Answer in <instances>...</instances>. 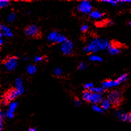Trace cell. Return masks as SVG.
I'll list each match as a JSON object with an SVG mask.
<instances>
[{"label":"cell","instance_id":"obj_1","mask_svg":"<svg viewBox=\"0 0 131 131\" xmlns=\"http://www.w3.org/2000/svg\"><path fill=\"white\" fill-rule=\"evenodd\" d=\"M109 42L106 39H100L98 37L93 38L89 42L88 45L83 48V51L86 53H93L98 51H103L107 49Z\"/></svg>","mask_w":131,"mask_h":131},{"label":"cell","instance_id":"obj_2","mask_svg":"<svg viewBox=\"0 0 131 131\" xmlns=\"http://www.w3.org/2000/svg\"><path fill=\"white\" fill-rule=\"evenodd\" d=\"M107 99L110 100L112 106L114 107H118L123 101V92L119 90L110 91L107 96Z\"/></svg>","mask_w":131,"mask_h":131},{"label":"cell","instance_id":"obj_3","mask_svg":"<svg viewBox=\"0 0 131 131\" xmlns=\"http://www.w3.org/2000/svg\"><path fill=\"white\" fill-rule=\"evenodd\" d=\"M24 33L27 37L33 39H40L42 37V32L40 28L36 24L27 26L24 29Z\"/></svg>","mask_w":131,"mask_h":131},{"label":"cell","instance_id":"obj_4","mask_svg":"<svg viewBox=\"0 0 131 131\" xmlns=\"http://www.w3.org/2000/svg\"><path fill=\"white\" fill-rule=\"evenodd\" d=\"M18 58L15 56L7 57L5 59L3 60V64L4 65L5 68L8 72H11L16 69L18 65Z\"/></svg>","mask_w":131,"mask_h":131},{"label":"cell","instance_id":"obj_5","mask_svg":"<svg viewBox=\"0 0 131 131\" xmlns=\"http://www.w3.org/2000/svg\"><path fill=\"white\" fill-rule=\"evenodd\" d=\"M60 51L66 56H72L73 53V43L68 39L66 41L60 44Z\"/></svg>","mask_w":131,"mask_h":131},{"label":"cell","instance_id":"obj_6","mask_svg":"<svg viewBox=\"0 0 131 131\" xmlns=\"http://www.w3.org/2000/svg\"><path fill=\"white\" fill-rule=\"evenodd\" d=\"M20 95V93L18 92V90L15 88H12L10 89H9L5 92V94H4L3 97V99L5 100L8 102H10L15 100L16 97L19 96Z\"/></svg>","mask_w":131,"mask_h":131},{"label":"cell","instance_id":"obj_7","mask_svg":"<svg viewBox=\"0 0 131 131\" xmlns=\"http://www.w3.org/2000/svg\"><path fill=\"white\" fill-rule=\"evenodd\" d=\"M79 11L84 14H90L92 12V6L89 1H82L78 7Z\"/></svg>","mask_w":131,"mask_h":131},{"label":"cell","instance_id":"obj_8","mask_svg":"<svg viewBox=\"0 0 131 131\" xmlns=\"http://www.w3.org/2000/svg\"><path fill=\"white\" fill-rule=\"evenodd\" d=\"M119 43L115 41H112L109 43L108 47H107V49L108 52L112 55H114V54H117L121 52V50H120V47L121 45H118Z\"/></svg>","mask_w":131,"mask_h":131},{"label":"cell","instance_id":"obj_9","mask_svg":"<svg viewBox=\"0 0 131 131\" xmlns=\"http://www.w3.org/2000/svg\"><path fill=\"white\" fill-rule=\"evenodd\" d=\"M119 83L117 80H112V79H106L102 83V86L103 88L106 89L111 88L113 86H117L119 85Z\"/></svg>","mask_w":131,"mask_h":131},{"label":"cell","instance_id":"obj_10","mask_svg":"<svg viewBox=\"0 0 131 131\" xmlns=\"http://www.w3.org/2000/svg\"><path fill=\"white\" fill-rule=\"evenodd\" d=\"M102 94L92 92V95L91 100V103H92L93 104H97L98 103L102 102Z\"/></svg>","mask_w":131,"mask_h":131},{"label":"cell","instance_id":"obj_11","mask_svg":"<svg viewBox=\"0 0 131 131\" xmlns=\"http://www.w3.org/2000/svg\"><path fill=\"white\" fill-rule=\"evenodd\" d=\"M15 89L18 90V92L20 93V94H23L24 92V86L23 85V81L20 78H17L15 81Z\"/></svg>","mask_w":131,"mask_h":131},{"label":"cell","instance_id":"obj_12","mask_svg":"<svg viewBox=\"0 0 131 131\" xmlns=\"http://www.w3.org/2000/svg\"><path fill=\"white\" fill-rule=\"evenodd\" d=\"M0 29H1V31H2V33L3 34V36H6V37H12L13 36L10 29L7 27L6 26L1 25L0 26Z\"/></svg>","mask_w":131,"mask_h":131},{"label":"cell","instance_id":"obj_13","mask_svg":"<svg viewBox=\"0 0 131 131\" xmlns=\"http://www.w3.org/2000/svg\"><path fill=\"white\" fill-rule=\"evenodd\" d=\"M92 95V92L90 90H85L83 92L82 94V98L84 101L86 102H91V97Z\"/></svg>","mask_w":131,"mask_h":131},{"label":"cell","instance_id":"obj_14","mask_svg":"<svg viewBox=\"0 0 131 131\" xmlns=\"http://www.w3.org/2000/svg\"><path fill=\"white\" fill-rule=\"evenodd\" d=\"M60 34L57 31H51L47 36V39L50 42H53V43H55V41L57 39V38L58 37V35Z\"/></svg>","mask_w":131,"mask_h":131},{"label":"cell","instance_id":"obj_15","mask_svg":"<svg viewBox=\"0 0 131 131\" xmlns=\"http://www.w3.org/2000/svg\"><path fill=\"white\" fill-rule=\"evenodd\" d=\"M111 105H112V104H111V102L108 99H104L101 102V107L103 110H109Z\"/></svg>","mask_w":131,"mask_h":131},{"label":"cell","instance_id":"obj_16","mask_svg":"<svg viewBox=\"0 0 131 131\" xmlns=\"http://www.w3.org/2000/svg\"><path fill=\"white\" fill-rule=\"evenodd\" d=\"M103 15H104V13H102L99 12L98 10L92 11V12L89 14L90 17H91V18H94V19H98V18H102Z\"/></svg>","mask_w":131,"mask_h":131},{"label":"cell","instance_id":"obj_17","mask_svg":"<svg viewBox=\"0 0 131 131\" xmlns=\"http://www.w3.org/2000/svg\"><path fill=\"white\" fill-rule=\"evenodd\" d=\"M117 116L119 117L120 119L122 120L123 121H128V114L126 113L125 112H117L115 113Z\"/></svg>","mask_w":131,"mask_h":131},{"label":"cell","instance_id":"obj_18","mask_svg":"<svg viewBox=\"0 0 131 131\" xmlns=\"http://www.w3.org/2000/svg\"><path fill=\"white\" fill-rule=\"evenodd\" d=\"M90 91L92 92H94V93H98V94H102V93H104L106 92V89H104L103 87H92V89H90Z\"/></svg>","mask_w":131,"mask_h":131},{"label":"cell","instance_id":"obj_19","mask_svg":"<svg viewBox=\"0 0 131 131\" xmlns=\"http://www.w3.org/2000/svg\"><path fill=\"white\" fill-rule=\"evenodd\" d=\"M26 71H27V73H29L30 75H33L37 71V69H36V67L34 65H29L26 68Z\"/></svg>","mask_w":131,"mask_h":131},{"label":"cell","instance_id":"obj_20","mask_svg":"<svg viewBox=\"0 0 131 131\" xmlns=\"http://www.w3.org/2000/svg\"><path fill=\"white\" fill-rule=\"evenodd\" d=\"M17 106H18V103L16 102H11L9 103V110L14 112L16 109V107H17Z\"/></svg>","mask_w":131,"mask_h":131},{"label":"cell","instance_id":"obj_21","mask_svg":"<svg viewBox=\"0 0 131 131\" xmlns=\"http://www.w3.org/2000/svg\"><path fill=\"white\" fill-rule=\"evenodd\" d=\"M53 74L54 75L56 76V77H58V76H61L63 73V71L59 68H55L53 70Z\"/></svg>","mask_w":131,"mask_h":131},{"label":"cell","instance_id":"obj_22","mask_svg":"<svg viewBox=\"0 0 131 131\" xmlns=\"http://www.w3.org/2000/svg\"><path fill=\"white\" fill-rule=\"evenodd\" d=\"M5 116V114L4 112L1 111L0 112V130H2L3 127V121H4V117Z\"/></svg>","mask_w":131,"mask_h":131},{"label":"cell","instance_id":"obj_23","mask_svg":"<svg viewBox=\"0 0 131 131\" xmlns=\"http://www.w3.org/2000/svg\"><path fill=\"white\" fill-rule=\"evenodd\" d=\"M89 60L91 61H94V62H102V58H100V57L96 55H91L89 57Z\"/></svg>","mask_w":131,"mask_h":131},{"label":"cell","instance_id":"obj_24","mask_svg":"<svg viewBox=\"0 0 131 131\" xmlns=\"http://www.w3.org/2000/svg\"><path fill=\"white\" fill-rule=\"evenodd\" d=\"M127 78H128V74L127 73H124V74L121 75L119 78H117V81L119 82V83H121L122 82H124L127 80Z\"/></svg>","mask_w":131,"mask_h":131},{"label":"cell","instance_id":"obj_25","mask_svg":"<svg viewBox=\"0 0 131 131\" xmlns=\"http://www.w3.org/2000/svg\"><path fill=\"white\" fill-rule=\"evenodd\" d=\"M10 5V2L7 0H1L0 1V7L4 8L9 6Z\"/></svg>","mask_w":131,"mask_h":131},{"label":"cell","instance_id":"obj_26","mask_svg":"<svg viewBox=\"0 0 131 131\" xmlns=\"http://www.w3.org/2000/svg\"><path fill=\"white\" fill-rule=\"evenodd\" d=\"M92 108L94 112H96L97 113H103V112H104L102 109V107H99V106H97L96 104L92 105Z\"/></svg>","mask_w":131,"mask_h":131},{"label":"cell","instance_id":"obj_27","mask_svg":"<svg viewBox=\"0 0 131 131\" xmlns=\"http://www.w3.org/2000/svg\"><path fill=\"white\" fill-rule=\"evenodd\" d=\"M5 117L9 118V119H12V118L14 117V112H11L10 110L7 111L5 113Z\"/></svg>","mask_w":131,"mask_h":131},{"label":"cell","instance_id":"obj_28","mask_svg":"<svg viewBox=\"0 0 131 131\" xmlns=\"http://www.w3.org/2000/svg\"><path fill=\"white\" fill-rule=\"evenodd\" d=\"M92 87H94V84L92 83H86L84 85V88L86 90H90Z\"/></svg>","mask_w":131,"mask_h":131},{"label":"cell","instance_id":"obj_29","mask_svg":"<svg viewBox=\"0 0 131 131\" xmlns=\"http://www.w3.org/2000/svg\"><path fill=\"white\" fill-rule=\"evenodd\" d=\"M15 18H16L15 14V13H11V14H10L9 16H8L7 20L9 21V22H12V21H13L15 19Z\"/></svg>","mask_w":131,"mask_h":131},{"label":"cell","instance_id":"obj_30","mask_svg":"<svg viewBox=\"0 0 131 131\" xmlns=\"http://www.w3.org/2000/svg\"><path fill=\"white\" fill-rule=\"evenodd\" d=\"M86 64H85L84 62H81L79 63V66H78V70H84V69L86 68Z\"/></svg>","mask_w":131,"mask_h":131},{"label":"cell","instance_id":"obj_31","mask_svg":"<svg viewBox=\"0 0 131 131\" xmlns=\"http://www.w3.org/2000/svg\"><path fill=\"white\" fill-rule=\"evenodd\" d=\"M89 28V26L86 25V24H83V25L81 27V31H83V32H86V31H88Z\"/></svg>","mask_w":131,"mask_h":131},{"label":"cell","instance_id":"obj_32","mask_svg":"<svg viewBox=\"0 0 131 131\" xmlns=\"http://www.w3.org/2000/svg\"><path fill=\"white\" fill-rule=\"evenodd\" d=\"M74 102H75V106H78V107H79V106H80L81 105V100H79L78 97H75V98Z\"/></svg>","mask_w":131,"mask_h":131},{"label":"cell","instance_id":"obj_33","mask_svg":"<svg viewBox=\"0 0 131 131\" xmlns=\"http://www.w3.org/2000/svg\"><path fill=\"white\" fill-rule=\"evenodd\" d=\"M103 2H106V3H112L113 5H116L117 3L119 2V1L116 0V1H113V0H103L102 1Z\"/></svg>","mask_w":131,"mask_h":131},{"label":"cell","instance_id":"obj_34","mask_svg":"<svg viewBox=\"0 0 131 131\" xmlns=\"http://www.w3.org/2000/svg\"><path fill=\"white\" fill-rule=\"evenodd\" d=\"M43 57H39V56H37V57H35L34 59V62H37L41 61V60H43Z\"/></svg>","mask_w":131,"mask_h":131},{"label":"cell","instance_id":"obj_35","mask_svg":"<svg viewBox=\"0 0 131 131\" xmlns=\"http://www.w3.org/2000/svg\"><path fill=\"white\" fill-rule=\"evenodd\" d=\"M36 130H37V128H34V127H30V128H29L28 130V131H36Z\"/></svg>","mask_w":131,"mask_h":131},{"label":"cell","instance_id":"obj_36","mask_svg":"<svg viewBox=\"0 0 131 131\" xmlns=\"http://www.w3.org/2000/svg\"><path fill=\"white\" fill-rule=\"evenodd\" d=\"M128 114V121H129L130 123H131V112H130Z\"/></svg>","mask_w":131,"mask_h":131},{"label":"cell","instance_id":"obj_37","mask_svg":"<svg viewBox=\"0 0 131 131\" xmlns=\"http://www.w3.org/2000/svg\"><path fill=\"white\" fill-rule=\"evenodd\" d=\"M121 2H127V3H131V0H122Z\"/></svg>","mask_w":131,"mask_h":131},{"label":"cell","instance_id":"obj_38","mask_svg":"<svg viewBox=\"0 0 131 131\" xmlns=\"http://www.w3.org/2000/svg\"><path fill=\"white\" fill-rule=\"evenodd\" d=\"M3 43V39H1V40H0V44H1V45H2V43Z\"/></svg>","mask_w":131,"mask_h":131},{"label":"cell","instance_id":"obj_39","mask_svg":"<svg viewBox=\"0 0 131 131\" xmlns=\"http://www.w3.org/2000/svg\"><path fill=\"white\" fill-rule=\"evenodd\" d=\"M128 24H129V25L131 26V21H130L129 23H128Z\"/></svg>","mask_w":131,"mask_h":131}]
</instances>
